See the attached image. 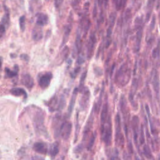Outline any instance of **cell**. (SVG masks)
<instances>
[{"mask_svg": "<svg viewBox=\"0 0 160 160\" xmlns=\"http://www.w3.org/2000/svg\"><path fill=\"white\" fill-rule=\"evenodd\" d=\"M102 139L107 146L111 144V116H108L106 121L101 124V128Z\"/></svg>", "mask_w": 160, "mask_h": 160, "instance_id": "cell-1", "label": "cell"}, {"mask_svg": "<svg viewBox=\"0 0 160 160\" xmlns=\"http://www.w3.org/2000/svg\"><path fill=\"white\" fill-rule=\"evenodd\" d=\"M44 120V118L43 112L41 109L38 110L36 112V114H34V118H33L34 125L36 129L38 131H42Z\"/></svg>", "mask_w": 160, "mask_h": 160, "instance_id": "cell-2", "label": "cell"}, {"mask_svg": "<svg viewBox=\"0 0 160 160\" xmlns=\"http://www.w3.org/2000/svg\"><path fill=\"white\" fill-rule=\"evenodd\" d=\"M71 131V124L69 122H62L61 126L59 129V134L61 136V137L64 139H68Z\"/></svg>", "mask_w": 160, "mask_h": 160, "instance_id": "cell-3", "label": "cell"}, {"mask_svg": "<svg viewBox=\"0 0 160 160\" xmlns=\"http://www.w3.org/2000/svg\"><path fill=\"white\" fill-rule=\"evenodd\" d=\"M52 77V76L51 72H46L45 74L41 75L38 78V82L39 86L42 88H47L50 84Z\"/></svg>", "mask_w": 160, "mask_h": 160, "instance_id": "cell-4", "label": "cell"}, {"mask_svg": "<svg viewBox=\"0 0 160 160\" xmlns=\"http://www.w3.org/2000/svg\"><path fill=\"white\" fill-rule=\"evenodd\" d=\"M21 83L27 88L31 89L34 85V81L29 74H24L22 75Z\"/></svg>", "mask_w": 160, "mask_h": 160, "instance_id": "cell-5", "label": "cell"}, {"mask_svg": "<svg viewBox=\"0 0 160 160\" xmlns=\"http://www.w3.org/2000/svg\"><path fill=\"white\" fill-rule=\"evenodd\" d=\"M33 149L36 152L41 154H46L48 151V147L44 142H38L34 143L33 145Z\"/></svg>", "mask_w": 160, "mask_h": 160, "instance_id": "cell-6", "label": "cell"}, {"mask_svg": "<svg viewBox=\"0 0 160 160\" xmlns=\"http://www.w3.org/2000/svg\"><path fill=\"white\" fill-rule=\"evenodd\" d=\"M4 8L5 9V12L4 16L1 18V21L0 24H3L6 28H8L10 22V13L8 8L6 6H4Z\"/></svg>", "mask_w": 160, "mask_h": 160, "instance_id": "cell-7", "label": "cell"}, {"mask_svg": "<svg viewBox=\"0 0 160 160\" xmlns=\"http://www.w3.org/2000/svg\"><path fill=\"white\" fill-rule=\"evenodd\" d=\"M36 24L38 26H44L48 22V17L43 13H38L36 14Z\"/></svg>", "mask_w": 160, "mask_h": 160, "instance_id": "cell-8", "label": "cell"}, {"mask_svg": "<svg viewBox=\"0 0 160 160\" xmlns=\"http://www.w3.org/2000/svg\"><path fill=\"white\" fill-rule=\"evenodd\" d=\"M32 38L34 41H39L42 38V29L39 27H35L32 32Z\"/></svg>", "mask_w": 160, "mask_h": 160, "instance_id": "cell-9", "label": "cell"}, {"mask_svg": "<svg viewBox=\"0 0 160 160\" xmlns=\"http://www.w3.org/2000/svg\"><path fill=\"white\" fill-rule=\"evenodd\" d=\"M10 92L11 94L15 96H24L25 98L27 96L25 90L21 88H14L10 90Z\"/></svg>", "mask_w": 160, "mask_h": 160, "instance_id": "cell-10", "label": "cell"}, {"mask_svg": "<svg viewBox=\"0 0 160 160\" xmlns=\"http://www.w3.org/2000/svg\"><path fill=\"white\" fill-rule=\"evenodd\" d=\"M95 42H96V37L94 36V35H92L90 38V44H89V46H88V58H90L92 56L94 46Z\"/></svg>", "mask_w": 160, "mask_h": 160, "instance_id": "cell-11", "label": "cell"}, {"mask_svg": "<svg viewBox=\"0 0 160 160\" xmlns=\"http://www.w3.org/2000/svg\"><path fill=\"white\" fill-rule=\"evenodd\" d=\"M18 72V66L17 65L14 66V70H11L8 68H5V74L6 77L8 78H13L17 76Z\"/></svg>", "mask_w": 160, "mask_h": 160, "instance_id": "cell-12", "label": "cell"}, {"mask_svg": "<svg viewBox=\"0 0 160 160\" xmlns=\"http://www.w3.org/2000/svg\"><path fill=\"white\" fill-rule=\"evenodd\" d=\"M89 91L87 90V92H84V95L82 97L81 101V104L82 106H84L86 105V104L88 103V101L89 100Z\"/></svg>", "mask_w": 160, "mask_h": 160, "instance_id": "cell-13", "label": "cell"}, {"mask_svg": "<svg viewBox=\"0 0 160 160\" xmlns=\"http://www.w3.org/2000/svg\"><path fill=\"white\" fill-rule=\"evenodd\" d=\"M59 151V148L58 145L56 144H53L51 146L50 148V151H49V154L52 157H54L58 152Z\"/></svg>", "mask_w": 160, "mask_h": 160, "instance_id": "cell-14", "label": "cell"}, {"mask_svg": "<svg viewBox=\"0 0 160 160\" xmlns=\"http://www.w3.org/2000/svg\"><path fill=\"white\" fill-rule=\"evenodd\" d=\"M70 32H71V28H70V26H66L65 31H64V38H63V43L66 42V41H68Z\"/></svg>", "mask_w": 160, "mask_h": 160, "instance_id": "cell-15", "label": "cell"}, {"mask_svg": "<svg viewBox=\"0 0 160 160\" xmlns=\"http://www.w3.org/2000/svg\"><path fill=\"white\" fill-rule=\"evenodd\" d=\"M25 20H26V18L24 16H22L20 17L19 20V26H20V29L23 32L25 29Z\"/></svg>", "mask_w": 160, "mask_h": 160, "instance_id": "cell-16", "label": "cell"}, {"mask_svg": "<svg viewBox=\"0 0 160 160\" xmlns=\"http://www.w3.org/2000/svg\"><path fill=\"white\" fill-rule=\"evenodd\" d=\"M20 160H44V159H42L41 157L35 156H31V157H28V156L23 157Z\"/></svg>", "mask_w": 160, "mask_h": 160, "instance_id": "cell-17", "label": "cell"}, {"mask_svg": "<svg viewBox=\"0 0 160 160\" xmlns=\"http://www.w3.org/2000/svg\"><path fill=\"white\" fill-rule=\"evenodd\" d=\"M76 89L75 93L73 94L72 98V99H71V102H70V105H69V113L71 112L72 109V108H73V106H74V98H76Z\"/></svg>", "mask_w": 160, "mask_h": 160, "instance_id": "cell-18", "label": "cell"}, {"mask_svg": "<svg viewBox=\"0 0 160 160\" xmlns=\"http://www.w3.org/2000/svg\"><path fill=\"white\" fill-rule=\"evenodd\" d=\"M6 28L2 24H0V38L3 36V35L5 34Z\"/></svg>", "mask_w": 160, "mask_h": 160, "instance_id": "cell-19", "label": "cell"}, {"mask_svg": "<svg viewBox=\"0 0 160 160\" xmlns=\"http://www.w3.org/2000/svg\"><path fill=\"white\" fill-rule=\"evenodd\" d=\"M144 151L145 155H146L148 158H149V157L151 156V154L150 149H149V148H148V146H144Z\"/></svg>", "mask_w": 160, "mask_h": 160, "instance_id": "cell-20", "label": "cell"}, {"mask_svg": "<svg viewBox=\"0 0 160 160\" xmlns=\"http://www.w3.org/2000/svg\"><path fill=\"white\" fill-rule=\"evenodd\" d=\"M20 58L21 59L26 61H28L29 60V56L27 55V54H22L20 56Z\"/></svg>", "mask_w": 160, "mask_h": 160, "instance_id": "cell-21", "label": "cell"}, {"mask_svg": "<svg viewBox=\"0 0 160 160\" xmlns=\"http://www.w3.org/2000/svg\"><path fill=\"white\" fill-rule=\"evenodd\" d=\"M55 1V5L56 7H58V6H59V4L62 2V0H54Z\"/></svg>", "mask_w": 160, "mask_h": 160, "instance_id": "cell-22", "label": "cell"}, {"mask_svg": "<svg viewBox=\"0 0 160 160\" xmlns=\"http://www.w3.org/2000/svg\"><path fill=\"white\" fill-rule=\"evenodd\" d=\"M126 0H121L120 1V2H119V6H121V5L122 6H124V4L126 3Z\"/></svg>", "mask_w": 160, "mask_h": 160, "instance_id": "cell-23", "label": "cell"}, {"mask_svg": "<svg viewBox=\"0 0 160 160\" xmlns=\"http://www.w3.org/2000/svg\"><path fill=\"white\" fill-rule=\"evenodd\" d=\"M2 58L1 56H0V68L2 66Z\"/></svg>", "mask_w": 160, "mask_h": 160, "instance_id": "cell-24", "label": "cell"}, {"mask_svg": "<svg viewBox=\"0 0 160 160\" xmlns=\"http://www.w3.org/2000/svg\"><path fill=\"white\" fill-rule=\"evenodd\" d=\"M98 2H99V4L101 5L102 4V0H98Z\"/></svg>", "mask_w": 160, "mask_h": 160, "instance_id": "cell-25", "label": "cell"}, {"mask_svg": "<svg viewBox=\"0 0 160 160\" xmlns=\"http://www.w3.org/2000/svg\"><path fill=\"white\" fill-rule=\"evenodd\" d=\"M19 1H20V2H21V4H23V3H24V0H19Z\"/></svg>", "mask_w": 160, "mask_h": 160, "instance_id": "cell-26", "label": "cell"}]
</instances>
